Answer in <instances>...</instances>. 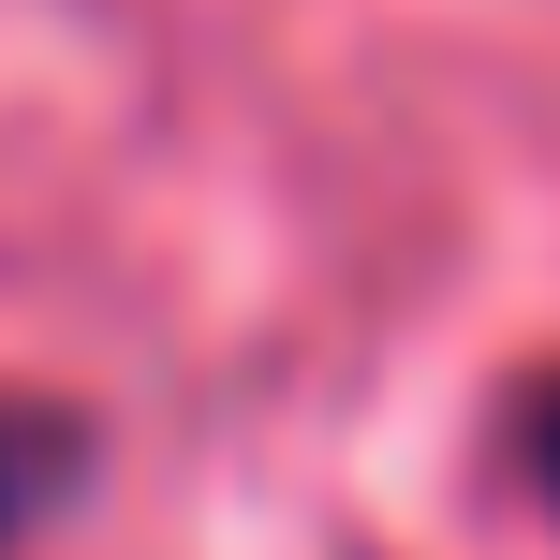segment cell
I'll list each match as a JSON object with an SVG mask.
<instances>
[{"label": "cell", "mask_w": 560, "mask_h": 560, "mask_svg": "<svg viewBox=\"0 0 560 560\" xmlns=\"http://www.w3.org/2000/svg\"><path fill=\"white\" fill-rule=\"evenodd\" d=\"M0 516H15V443H0Z\"/></svg>", "instance_id": "cell-2"}, {"label": "cell", "mask_w": 560, "mask_h": 560, "mask_svg": "<svg viewBox=\"0 0 560 560\" xmlns=\"http://www.w3.org/2000/svg\"><path fill=\"white\" fill-rule=\"evenodd\" d=\"M546 487H560V398H546Z\"/></svg>", "instance_id": "cell-1"}]
</instances>
